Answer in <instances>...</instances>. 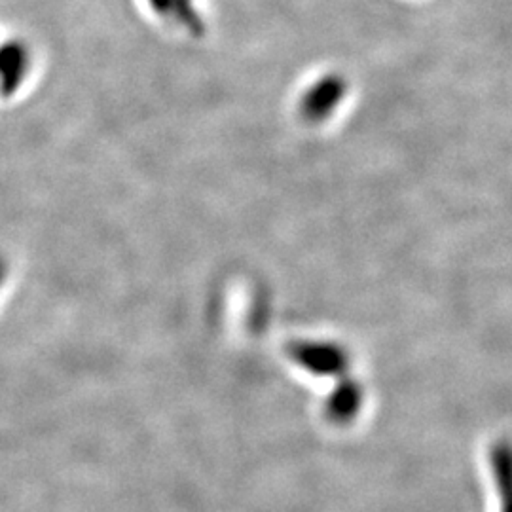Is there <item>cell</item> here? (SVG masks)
Returning <instances> with one entry per match:
<instances>
[{
	"mask_svg": "<svg viewBox=\"0 0 512 512\" xmlns=\"http://www.w3.org/2000/svg\"><path fill=\"white\" fill-rule=\"evenodd\" d=\"M148 4L160 18L188 29V33H202V18L194 0H148Z\"/></svg>",
	"mask_w": 512,
	"mask_h": 512,
	"instance_id": "3",
	"label": "cell"
},
{
	"mask_svg": "<svg viewBox=\"0 0 512 512\" xmlns=\"http://www.w3.org/2000/svg\"><path fill=\"white\" fill-rule=\"evenodd\" d=\"M31 67V55L19 42L0 46V95L8 97L23 84Z\"/></svg>",
	"mask_w": 512,
	"mask_h": 512,
	"instance_id": "2",
	"label": "cell"
},
{
	"mask_svg": "<svg viewBox=\"0 0 512 512\" xmlns=\"http://www.w3.org/2000/svg\"><path fill=\"white\" fill-rule=\"evenodd\" d=\"M348 93V84L338 74H325L313 82L300 99V114L306 122L319 124L329 120L330 116L344 103Z\"/></svg>",
	"mask_w": 512,
	"mask_h": 512,
	"instance_id": "1",
	"label": "cell"
}]
</instances>
